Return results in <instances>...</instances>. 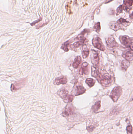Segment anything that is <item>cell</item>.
<instances>
[{
	"instance_id": "cell-23",
	"label": "cell",
	"mask_w": 133,
	"mask_h": 134,
	"mask_svg": "<svg viewBox=\"0 0 133 134\" xmlns=\"http://www.w3.org/2000/svg\"><path fill=\"white\" fill-rule=\"evenodd\" d=\"M133 3V0H124V4L125 6L128 7L132 6Z\"/></svg>"
},
{
	"instance_id": "cell-19",
	"label": "cell",
	"mask_w": 133,
	"mask_h": 134,
	"mask_svg": "<svg viewBox=\"0 0 133 134\" xmlns=\"http://www.w3.org/2000/svg\"><path fill=\"white\" fill-rule=\"evenodd\" d=\"M85 82L89 87H93L95 84V80L92 78H87L85 81Z\"/></svg>"
},
{
	"instance_id": "cell-2",
	"label": "cell",
	"mask_w": 133,
	"mask_h": 134,
	"mask_svg": "<svg viewBox=\"0 0 133 134\" xmlns=\"http://www.w3.org/2000/svg\"><path fill=\"white\" fill-rule=\"evenodd\" d=\"M58 94L66 103L72 102L74 96L72 95H69L68 92L66 89H61L58 92Z\"/></svg>"
},
{
	"instance_id": "cell-3",
	"label": "cell",
	"mask_w": 133,
	"mask_h": 134,
	"mask_svg": "<svg viewBox=\"0 0 133 134\" xmlns=\"http://www.w3.org/2000/svg\"><path fill=\"white\" fill-rule=\"evenodd\" d=\"M122 93V89L120 87H116L112 90L110 97L114 102H116Z\"/></svg>"
},
{
	"instance_id": "cell-21",
	"label": "cell",
	"mask_w": 133,
	"mask_h": 134,
	"mask_svg": "<svg viewBox=\"0 0 133 134\" xmlns=\"http://www.w3.org/2000/svg\"><path fill=\"white\" fill-rule=\"evenodd\" d=\"M101 28L100 23V22H98L96 23L93 27L94 31L97 32L98 33H99L101 31Z\"/></svg>"
},
{
	"instance_id": "cell-28",
	"label": "cell",
	"mask_w": 133,
	"mask_h": 134,
	"mask_svg": "<svg viewBox=\"0 0 133 134\" xmlns=\"http://www.w3.org/2000/svg\"><path fill=\"white\" fill-rule=\"evenodd\" d=\"M130 49L131 50H132L133 51V42H132L131 44H130Z\"/></svg>"
},
{
	"instance_id": "cell-29",
	"label": "cell",
	"mask_w": 133,
	"mask_h": 134,
	"mask_svg": "<svg viewBox=\"0 0 133 134\" xmlns=\"http://www.w3.org/2000/svg\"><path fill=\"white\" fill-rule=\"evenodd\" d=\"M130 17H131L132 19H133V12L132 14H131V15H130Z\"/></svg>"
},
{
	"instance_id": "cell-5",
	"label": "cell",
	"mask_w": 133,
	"mask_h": 134,
	"mask_svg": "<svg viewBox=\"0 0 133 134\" xmlns=\"http://www.w3.org/2000/svg\"><path fill=\"white\" fill-rule=\"evenodd\" d=\"M91 60L93 66L97 67L99 63L100 58L97 52L94 50L92 51Z\"/></svg>"
},
{
	"instance_id": "cell-10",
	"label": "cell",
	"mask_w": 133,
	"mask_h": 134,
	"mask_svg": "<svg viewBox=\"0 0 133 134\" xmlns=\"http://www.w3.org/2000/svg\"><path fill=\"white\" fill-rule=\"evenodd\" d=\"M68 82L67 78L64 76H61L56 78L54 82V84L56 85H59L60 84H66Z\"/></svg>"
},
{
	"instance_id": "cell-11",
	"label": "cell",
	"mask_w": 133,
	"mask_h": 134,
	"mask_svg": "<svg viewBox=\"0 0 133 134\" xmlns=\"http://www.w3.org/2000/svg\"><path fill=\"white\" fill-rule=\"evenodd\" d=\"M85 91L86 90L82 85H78L75 87L74 94L75 96H77L83 94Z\"/></svg>"
},
{
	"instance_id": "cell-20",
	"label": "cell",
	"mask_w": 133,
	"mask_h": 134,
	"mask_svg": "<svg viewBox=\"0 0 133 134\" xmlns=\"http://www.w3.org/2000/svg\"><path fill=\"white\" fill-rule=\"evenodd\" d=\"M101 107V102L100 101H98L93 105L92 107V110L94 112L97 111Z\"/></svg>"
},
{
	"instance_id": "cell-22",
	"label": "cell",
	"mask_w": 133,
	"mask_h": 134,
	"mask_svg": "<svg viewBox=\"0 0 133 134\" xmlns=\"http://www.w3.org/2000/svg\"><path fill=\"white\" fill-rule=\"evenodd\" d=\"M70 42L69 41H67L66 42H65V43H64L62 45V46L61 48L62 49H63V50H64L66 52H68L69 51L68 47L69 45L70 44Z\"/></svg>"
},
{
	"instance_id": "cell-8",
	"label": "cell",
	"mask_w": 133,
	"mask_h": 134,
	"mask_svg": "<svg viewBox=\"0 0 133 134\" xmlns=\"http://www.w3.org/2000/svg\"><path fill=\"white\" fill-rule=\"evenodd\" d=\"M90 71L89 69V65L86 62L83 63L82 65L81 69H80L79 74L81 75H87L89 74Z\"/></svg>"
},
{
	"instance_id": "cell-17",
	"label": "cell",
	"mask_w": 133,
	"mask_h": 134,
	"mask_svg": "<svg viewBox=\"0 0 133 134\" xmlns=\"http://www.w3.org/2000/svg\"><path fill=\"white\" fill-rule=\"evenodd\" d=\"M90 51L86 45H84L83 47V51L82 52V56L83 58H86L88 57Z\"/></svg>"
},
{
	"instance_id": "cell-25",
	"label": "cell",
	"mask_w": 133,
	"mask_h": 134,
	"mask_svg": "<svg viewBox=\"0 0 133 134\" xmlns=\"http://www.w3.org/2000/svg\"><path fill=\"white\" fill-rule=\"evenodd\" d=\"M123 10V5L120 6L117 9L116 15H119L120 13H121L122 12Z\"/></svg>"
},
{
	"instance_id": "cell-24",
	"label": "cell",
	"mask_w": 133,
	"mask_h": 134,
	"mask_svg": "<svg viewBox=\"0 0 133 134\" xmlns=\"http://www.w3.org/2000/svg\"><path fill=\"white\" fill-rule=\"evenodd\" d=\"M117 22L121 25H126L127 24L129 23L128 21H126L125 19L122 18H120V19H119Z\"/></svg>"
},
{
	"instance_id": "cell-26",
	"label": "cell",
	"mask_w": 133,
	"mask_h": 134,
	"mask_svg": "<svg viewBox=\"0 0 133 134\" xmlns=\"http://www.w3.org/2000/svg\"><path fill=\"white\" fill-rule=\"evenodd\" d=\"M126 130H127V134H132V125H130L128 126L126 128Z\"/></svg>"
},
{
	"instance_id": "cell-30",
	"label": "cell",
	"mask_w": 133,
	"mask_h": 134,
	"mask_svg": "<svg viewBox=\"0 0 133 134\" xmlns=\"http://www.w3.org/2000/svg\"><path fill=\"white\" fill-rule=\"evenodd\" d=\"M132 100H133V98H132Z\"/></svg>"
},
{
	"instance_id": "cell-7",
	"label": "cell",
	"mask_w": 133,
	"mask_h": 134,
	"mask_svg": "<svg viewBox=\"0 0 133 134\" xmlns=\"http://www.w3.org/2000/svg\"><path fill=\"white\" fill-rule=\"evenodd\" d=\"M106 43L107 46L110 48H114L118 46V43L112 36H109L106 38Z\"/></svg>"
},
{
	"instance_id": "cell-15",
	"label": "cell",
	"mask_w": 133,
	"mask_h": 134,
	"mask_svg": "<svg viewBox=\"0 0 133 134\" xmlns=\"http://www.w3.org/2000/svg\"><path fill=\"white\" fill-rule=\"evenodd\" d=\"M24 83L22 82V81H20L18 82H16L15 84H12L11 86V90L12 91H14L19 89L20 87H22V84Z\"/></svg>"
},
{
	"instance_id": "cell-18",
	"label": "cell",
	"mask_w": 133,
	"mask_h": 134,
	"mask_svg": "<svg viewBox=\"0 0 133 134\" xmlns=\"http://www.w3.org/2000/svg\"><path fill=\"white\" fill-rule=\"evenodd\" d=\"M130 66L129 61L127 60H123L121 62V67L122 69L125 71H126Z\"/></svg>"
},
{
	"instance_id": "cell-16",
	"label": "cell",
	"mask_w": 133,
	"mask_h": 134,
	"mask_svg": "<svg viewBox=\"0 0 133 134\" xmlns=\"http://www.w3.org/2000/svg\"><path fill=\"white\" fill-rule=\"evenodd\" d=\"M82 62V59L80 56H79L76 57L75 59L74 62L73 66L74 68L75 69H76L79 67L80 64Z\"/></svg>"
},
{
	"instance_id": "cell-14",
	"label": "cell",
	"mask_w": 133,
	"mask_h": 134,
	"mask_svg": "<svg viewBox=\"0 0 133 134\" xmlns=\"http://www.w3.org/2000/svg\"><path fill=\"white\" fill-rule=\"evenodd\" d=\"M92 69V75L94 77L96 78V79L98 80L99 78L100 73L99 72L97 67H95L94 66H92L91 68Z\"/></svg>"
},
{
	"instance_id": "cell-4",
	"label": "cell",
	"mask_w": 133,
	"mask_h": 134,
	"mask_svg": "<svg viewBox=\"0 0 133 134\" xmlns=\"http://www.w3.org/2000/svg\"><path fill=\"white\" fill-rule=\"evenodd\" d=\"M92 43L96 49L103 51L105 50V47L103 45L102 40L97 36L94 37L92 40Z\"/></svg>"
},
{
	"instance_id": "cell-13",
	"label": "cell",
	"mask_w": 133,
	"mask_h": 134,
	"mask_svg": "<svg viewBox=\"0 0 133 134\" xmlns=\"http://www.w3.org/2000/svg\"><path fill=\"white\" fill-rule=\"evenodd\" d=\"M122 57L128 61H132L133 60V53L131 51H126L124 52Z\"/></svg>"
},
{
	"instance_id": "cell-12",
	"label": "cell",
	"mask_w": 133,
	"mask_h": 134,
	"mask_svg": "<svg viewBox=\"0 0 133 134\" xmlns=\"http://www.w3.org/2000/svg\"><path fill=\"white\" fill-rule=\"evenodd\" d=\"M109 26L110 28L112 30H114V31H117L121 29V25L117 22H110Z\"/></svg>"
},
{
	"instance_id": "cell-6",
	"label": "cell",
	"mask_w": 133,
	"mask_h": 134,
	"mask_svg": "<svg viewBox=\"0 0 133 134\" xmlns=\"http://www.w3.org/2000/svg\"><path fill=\"white\" fill-rule=\"evenodd\" d=\"M119 38L121 44L125 46H130L131 43L132 42V38H130L127 35L120 36Z\"/></svg>"
},
{
	"instance_id": "cell-1",
	"label": "cell",
	"mask_w": 133,
	"mask_h": 134,
	"mask_svg": "<svg viewBox=\"0 0 133 134\" xmlns=\"http://www.w3.org/2000/svg\"><path fill=\"white\" fill-rule=\"evenodd\" d=\"M101 83L103 86L108 87L112 82V79L111 76L106 72L100 73V75L98 80Z\"/></svg>"
},
{
	"instance_id": "cell-27",
	"label": "cell",
	"mask_w": 133,
	"mask_h": 134,
	"mask_svg": "<svg viewBox=\"0 0 133 134\" xmlns=\"http://www.w3.org/2000/svg\"><path fill=\"white\" fill-rule=\"evenodd\" d=\"M41 20H42V19H41V18H40V19H39L38 20H37V21H35L34 22H33L32 24H31V25H32V26H33V25H34V24H36V23H37V22H39V21H40Z\"/></svg>"
},
{
	"instance_id": "cell-9",
	"label": "cell",
	"mask_w": 133,
	"mask_h": 134,
	"mask_svg": "<svg viewBox=\"0 0 133 134\" xmlns=\"http://www.w3.org/2000/svg\"><path fill=\"white\" fill-rule=\"evenodd\" d=\"M74 112V107L72 104H68L66 107L62 115L64 116H69Z\"/></svg>"
}]
</instances>
